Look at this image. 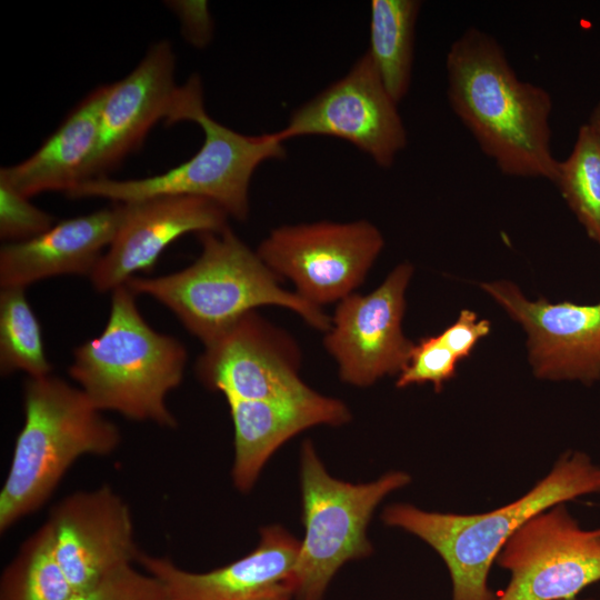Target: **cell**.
I'll return each mask as SVG.
<instances>
[{"label": "cell", "instance_id": "cell-1", "mask_svg": "<svg viewBox=\"0 0 600 600\" xmlns=\"http://www.w3.org/2000/svg\"><path fill=\"white\" fill-rule=\"evenodd\" d=\"M449 103L482 152L506 176L554 182L551 94L522 81L489 33L469 28L446 58Z\"/></svg>", "mask_w": 600, "mask_h": 600}, {"label": "cell", "instance_id": "cell-2", "mask_svg": "<svg viewBox=\"0 0 600 600\" xmlns=\"http://www.w3.org/2000/svg\"><path fill=\"white\" fill-rule=\"evenodd\" d=\"M202 246L189 267L161 277H132L126 286L166 306L204 346L258 307L274 304L299 314L309 326L328 331L331 319L296 292L228 227L198 233Z\"/></svg>", "mask_w": 600, "mask_h": 600}, {"label": "cell", "instance_id": "cell-3", "mask_svg": "<svg viewBox=\"0 0 600 600\" xmlns=\"http://www.w3.org/2000/svg\"><path fill=\"white\" fill-rule=\"evenodd\" d=\"M592 493H600V466L587 453L573 451L566 452L524 496L492 511L440 513L397 503L383 510L382 520L438 552L450 573L452 600H494L489 572L512 534L541 511Z\"/></svg>", "mask_w": 600, "mask_h": 600}, {"label": "cell", "instance_id": "cell-4", "mask_svg": "<svg viewBox=\"0 0 600 600\" xmlns=\"http://www.w3.org/2000/svg\"><path fill=\"white\" fill-rule=\"evenodd\" d=\"M111 292L103 331L76 348L69 374L98 410L174 428L166 399L183 379L187 350L149 326L126 284Z\"/></svg>", "mask_w": 600, "mask_h": 600}, {"label": "cell", "instance_id": "cell-5", "mask_svg": "<svg viewBox=\"0 0 600 600\" xmlns=\"http://www.w3.org/2000/svg\"><path fill=\"white\" fill-rule=\"evenodd\" d=\"M24 422L0 492V531L37 511L82 456H108L120 444L118 427L87 394L51 374L23 386Z\"/></svg>", "mask_w": 600, "mask_h": 600}, {"label": "cell", "instance_id": "cell-6", "mask_svg": "<svg viewBox=\"0 0 600 600\" xmlns=\"http://www.w3.org/2000/svg\"><path fill=\"white\" fill-rule=\"evenodd\" d=\"M186 119L199 124L204 133L201 148L188 161L143 179H88L67 197L104 198L121 203L169 196L198 197L217 203L238 220H246L251 178L262 162L286 157L284 142L276 132L247 136L217 122L206 112L203 100L189 110Z\"/></svg>", "mask_w": 600, "mask_h": 600}, {"label": "cell", "instance_id": "cell-7", "mask_svg": "<svg viewBox=\"0 0 600 600\" xmlns=\"http://www.w3.org/2000/svg\"><path fill=\"white\" fill-rule=\"evenodd\" d=\"M403 471L353 484L331 477L311 441L300 453V487L304 537L296 566L294 600H323L329 582L348 561L368 557L367 527L390 492L410 482Z\"/></svg>", "mask_w": 600, "mask_h": 600}, {"label": "cell", "instance_id": "cell-8", "mask_svg": "<svg viewBox=\"0 0 600 600\" xmlns=\"http://www.w3.org/2000/svg\"><path fill=\"white\" fill-rule=\"evenodd\" d=\"M384 240L367 220L318 221L274 228L257 253L296 293L320 307L353 293L380 254Z\"/></svg>", "mask_w": 600, "mask_h": 600}, {"label": "cell", "instance_id": "cell-9", "mask_svg": "<svg viewBox=\"0 0 600 600\" xmlns=\"http://www.w3.org/2000/svg\"><path fill=\"white\" fill-rule=\"evenodd\" d=\"M496 562L510 581L494 600H572L600 581V527L583 529L559 503L523 523Z\"/></svg>", "mask_w": 600, "mask_h": 600}, {"label": "cell", "instance_id": "cell-10", "mask_svg": "<svg viewBox=\"0 0 600 600\" xmlns=\"http://www.w3.org/2000/svg\"><path fill=\"white\" fill-rule=\"evenodd\" d=\"M276 133L282 142L304 136L342 139L381 168H390L408 142L398 103L367 52L346 76L294 110Z\"/></svg>", "mask_w": 600, "mask_h": 600}, {"label": "cell", "instance_id": "cell-11", "mask_svg": "<svg viewBox=\"0 0 600 600\" xmlns=\"http://www.w3.org/2000/svg\"><path fill=\"white\" fill-rule=\"evenodd\" d=\"M300 351L292 338L257 312L243 316L204 346L196 372L226 400H294L314 390L299 376Z\"/></svg>", "mask_w": 600, "mask_h": 600}, {"label": "cell", "instance_id": "cell-12", "mask_svg": "<svg viewBox=\"0 0 600 600\" xmlns=\"http://www.w3.org/2000/svg\"><path fill=\"white\" fill-rule=\"evenodd\" d=\"M412 273L409 262L400 263L371 293H352L338 302L323 344L343 382L368 387L406 367L414 343L401 322Z\"/></svg>", "mask_w": 600, "mask_h": 600}, {"label": "cell", "instance_id": "cell-13", "mask_svg": "<svg viewBox=\"0 0 600 600\" xmlns=\"http://www.w3.org/2000/svg\"><path fill=\"white\" fill-rule=\"evenodd\" d=\"M44 524L74 593L132 566L140 553L129 506L108 486L63 498Z\"/></svg>", "mask_w": 600, "mask_h": 600}, {"label": "cell", "instance_id": "cell-14", "mask_svg": "<svg viewBox=\"0 0 600 600\" xmlns=\"http://www.w3.org/2000/svg\"><path fill=\"white\" fill-rule=\"evenodd\" d=\"M528 334L529 361L540 379L600 381V302L528 299L510 281L480 284Z\"/></svg>", "mask_w": 600, "mask_h": 600}, {"label": "cell", "instance_id": "cell-15", "mask_svg": "<svg viewBox=\"0 0 600 600\" xmlns=\"http://www.w3.org/2000/svg\"><path fill=\"white\" fill-rule=\"evenodd\" d=\"M299 548L300 541L274 524L261 529L250 553L208 572H190L143 552L137 561L162 582L168 600H291Z\"/></svg>", "mask_w": 600, "mask_h": 600}, {"label": "cell", "instance_id": "cell-16", "mask_svg": "<svg viewBox=\"0 0 600 600\" xmlns=\"http://www.w3.org/2000/svg\"><path fill=\"white\" fill-rule=\"evenodd\" d=\"M119 230L90 273L99 292L126 284L138 271H148L164 249L189 232H220L229 214L198 197L169 196L127 202Z\"/></svg>", "mask_w": 600, "mask_h": 600}, {"label": "cell", "instance_id": "cell-17", "mask_svg": "<svg viewBox=\"0 0 600 600\" xmlns=\"http://www.w3.org/2000/svg\"><path fill=\"white\" fill-rule=\"evenodd\" d=\"M176 57L169 41L149 48L124 78L104 86L99 140L89 179L106 177L140 147L161 119L169 121L181 87L174 81Z\"/></svg>", "mask_w": 600, "mask_h": 600}, {"label": "cell", "instance_id": "cell-18", "mask_svg": "<svg viewBox=\"0 0 600 600\" xmlns=\"http://www.w3.org/2000/svg\"><path fill=\"white\" fill-rule=\"evenodd\" d=\"M126 204L114 202L86 216L64 219L27 241L0 249L1 288H26L56 276L88 274L114 239Z\"/></svg>", "mask_w": 600, "mask_h": 600}, {"label": "cell", "instance_id": "cell-19", "mask_svg": "<svg viewBox=\"0 0 600 600\" xmlns=\"http://www.w3.org/2000/svg\"><path fill=\"white\" fill-rule=\"evenodd\" d=\"M234 429L232 479L248 492L273 452L290 438L314 426H341L348 407L318 392L294 400H227Z\"/></svg>", "mask_w": 600, "mask_h": 600}, {"label": "cell", "instance_id": "cell-20", "mask_svg": "<svg viewBox=\"0 0 600 600\" xmlns=\"http://www.w3.org/2000/svg\"><path fill=\"white\" fill-rule=\"evenodd\" d=\"M104 90L100 86L80 101L33 154L2 167L0 179L28 198L46 191L68 193L88 180L98 147Z\"/></svg>", "mask_w": 600, "mask_h": 600}, {"label": "cell", "instance_id": "cell-21", "mask_svg": "<svg viewBox=\"0 0 600 600\" xmlns=\"http://www.w3.org/2000/svg\"><path fill=\"white\" fill-rule=\"evenodd\" d=\"M420 8L417 0H372L370 4L367 53L397 103L408 94L411 84Z\"/></svg>", "mask_w": 600, "mask_h": 600}, {"label": "cell", "instance_id": "cell-22", "mask_svg": "<svg viewBox=\"0 0 600 600\" xmlns=\"http://www.w3.org/2000/svg\"><path fill=\"white\" fill-rule=\"evenodd\" d=\"M74 594L43 523L21 544L17 556L4 568L0 600H70Z\"/></svg>", "mask_w": 600, "mask_h": 600}, {"label": "cell", "instance_id": "cell-23", "mask_svg": "<svg viewBox=\"0 0 600 600\" xmlns=\"http://www.w3.org/2000/svg\"><path fill=\"white\" fill-rule=\"evenodd\" d=\"M587 234L600 246V134L582 124L553 182Z\"/></svg>", "mask_w": 600, "mask_h": 600}, {"label": "cell", "instance_id": "cell-24", "mask_svg": "<svg viewBox=\"0 0 600 600\" xmlns=\"http://www.w3.org/2000/svg\"><path fill=\"white\" fill-rule=\"evenodd\" d=\"M26 288H1L0 371H24L31 378L49 376L52 366L46 357L40 322L30 307Z\"/></svg>", "mask_w": 600, "mask_h": 600}, {"label": "cell", "instance_id": "cell-25", "mask_svg": "<svg viewBox=\"0 0 600 600\" xmlns=\"http://www.w3.org/2000/svg\"><path fill=\"white\" fill-rule=\"evenodd\" d=\"M458 362V358L441 341L439 334L424 337L414 344L396 386L406 388L429 382L439 392L444 383L456 376Z\"/></svg>", "mask_w": 600, "mask_h": 600}, {"label": "cell", "instance_id": "cell-26", "mask_svg": "<svg viewBox=\"0 0 600 600\" xmlns=\"http://www.w3.org/2000/svg\"><path fill=\"white\" fill-rule=\"evenodd\" d=\"M54 218L0 179V238L6 243L27 241L53 227Z\"/></svg>", "mask_w": 600, "mask_h": 600}, {"label": "cell", "instance_id": "cell-27", "mask_svg": "<svg viewBox=\"0 0 600 600\" xmlns=\"http://www.w3.org/2000/svg\"><path fill=\"white\" fill-rule=\"evenodd\" d=\"M70 600H168V597L157 577L128 566Z\"/></svg>", "mask_w": 600, "mask_h": 600}, {"label": "cell", "instance_id": "cell-28", "mask_svg": "<svg viewBox=\"0 0 600 600\" xmlns=\"http://www.w3.org/2000/svg\"><path fill=\"white\" fill-rule=\"evenodd\" d=\"M490 330L489 320L478 319L476 312L463 309L458 319L439 333V337L458 360H462L471 354L477 342L487 337Z\"/></svg>", "mask_w": 600, "mask_h": 600}, {"label": "cell", "instance_id": "cell-29", "mask_svg": "<svg viewBox=\"0 0 600 600\" xmlns=\"http://www.w3.org/2000/svg\"><path fill=\"white\" fill-rule=\"evenodd\" d=\"M588 123L600 134V101L591 111Z\"/></svg>", "mask_w": 600, "mask_h": 600}, {"label": "cell", "instance_id": "cell-30", "mask_svg": "<svg viewBox=\"0 0 600 600\" xmlns=\"http://www.w3.org/2000/svg\"><path fill=\"white\" fill-rule=\"evenodd\" d=\"M572 600H579V599L576 598V599H572ZM583 600H592V599H583Z\"/></svg>", "mask_w": 600, "mask_h": 600}]
</instances>
